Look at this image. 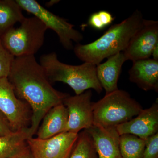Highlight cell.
I'll return each instance as SVG.
<instances>
[{
	"label": "cell",
	"mask_w": 158,
	"mask_h": 158,
	"mask_svg": "<svg viewBox=\"0 0 158 158\" xmlns=\"http://www.w3.org/2000/svg\"><path fill=\"white\" fill-rule=\"evenodd\" d=\"M158 44V22L144 19L141 27L133 36L123 52L127 61L134 62L149 59Z\"/></svg>",
	"instance_id": "cell-10"
},
{
	"label": "cell",
	"mask_w": 158,
	"mask_h": 158,
	"mask_svg": "<svg viewBox=\"0 0 158 158\" xmlns=\"http://www.w3.org/2000/svg\"><path fill=\"white\" fill-rule=\"evenodd\" d=\"M92 138L98 158H122L119 135L116 127L93 124L86 130Z\"/></svg>",
	"instance_id": "cell-12"
},
{
	"label": "cell",
	"mask_w": 158,
	"mask_h": 158,
	"mask_svg": "<svg viewBox=\"0 0 158 158\" xmlns=\"http://www.w3.org/2000/svg\"><path fill=\"white\" fill-rule=\"evenodd\" d=\"M93 124L103 127H116L132 119L143 110L129 94L118 89L93 103Z\"/></svg>",
	"instance_id": "cell-4"
},
{
	"label": "cell",
	"mask_w": 158,
	"mask_h": 158,
	"mask_svg": "<svg viewBox=\"0 0 158 158\" xmlns=\"http://www.w3.org/2000/svg\"><path fill=\"white\" fill-rule=\"evenodd\" d=\"M40 64L51 84L61 82L68 85L76 95L93 89L98 94L103 89L96 73V65L84 62L81 65H68L60 62L55 52L43 55Z\"/></svg>",
	"instance_id": "cell-3"
},
{
	"label": "cell",
	"mask_w": 158,
	"mask_h": 158,
	"mask_svg": "<svg viewBox=\"0 0 158 158\" xmlns=\"http://www.w3.org/2000/svg\"><path fill=\"white\" fill-rule=\"evenodd\" d=\"M14 58L0 41V78L8 77Z\"/></svg>",
	"instance_id": "cell-20"
},
{
	"label": "cell",
	"mask_w": 158,
	"mask_h": 158,
	"mask_svg": "<svg viewBox=\"0 0 158 158\" xmlns=\"http://www.w3.org/2000/svg\"><path fill=\"white\" fill-rule=\"evenodd\" d=\"M78 137L64 132L46 139L30 138L27 142L34 158H69Z\"/></svg>",
	"instance_id": "cell-9"
},
{
	"label": "cell",
	"mask_w": 158,
	"mask_h": 158,
	"mask_svg": "<svg viewBox=\"0 0 158 158\" xmlns=\"http://www.w3.org/2000/svg\"><path fill=\"white\" fill-rule=\"evenodd\" d=\"M10 158H34L28 146H27L21 152Z\"/></svg>",
	"instance_id": "cell-24"
},
{
	"label": "cell",
	"mask_w": 158,
	"mask_h": 158,
	"mask_svg": "<svg viewBox=\"0 0 158 158\" xmlns=\"http://www.w3.org/2000/svg\"><path fill=\"white\" fill-rule=\"evenodd\" d=\"M88 24L92 28L97 31H102L106 28L99 15L98 11L92 13L90 15L88 19Z\"/></svg>",
	"instance_id": "cell-22"
},
{
	"label": "cell",
	"mask_w": 158,
	"mask_h": 158,
	"mask_svg": "<svg viewBox=\"0 0 158 158\" xmlns=\"http://www.w3.org/2000/svg\"><path fill=\"white\" fill-rule=\"evenodd\" d=\"M18 28H12L0 37L2 45L14 57L34 55L42 47L48 29L37 18L25 17Z\"/></svg>",
	"instance_id": "cell-5"
},
{
	"label": "cell",
	"mask_w": 158,
	"mask_h": 158,
	"mask_svg": "<svg viewBox=\"0 0 158 158\" xmlns=\"http://www.w3.org/2000/svg\"><path fill=\"white\" fill-rule=\"evenodd\" d=\"M119 135H134L145 140L158 133V103L144 110L132 119L116 127Z\"/></svg>",
	"instance_id": "cell-11"
},
{
	"label": "cell",
	"mask_w": 158,
	"mask_h": 158,
	"mask_svg": "<svg viewBox=\"0 0 158 158\" xmlns=\"http://www.w3.org/2000/svg\"><path fill=\"white\" fill-rule=\"evenodd\" d=\"M129 80L144 91H158V61L152 59L133 62Z\"/></svg>",
	"instance_id": "cell-13"
},
{
	"label": "cell",
	"mask_w": 158,
	"mask_h": 158,
	"mask_svg": "<svg viewBox=\"0 0 158 158\" xmlns=\"http://www.w3.org/2000/svg\"><path fill=\"white\" fill-rule=\"evenodd\" d=\"M68 118V111L63 103L52 108L43 118L36 133L37 138L48 139L64 133Z\"/></svg>",
	"instance_id": "cell-15"
},
{
	"label": "cell",
	"mask_w": 158,
	"mask_h": 158,
	"mask_svg": "<svg viewBox=\"0 0 158 158\" xmlns=\"http://www.w3.org/2000/svg\"><path fill=\"white\" fill-rule=\"evenodd\" d=\"M22 10L33 14L39 19L48 29L53 31L58 35L59 41L67 50L73 49V41L78 43L83 36L74 28V26L63 18L53 14L40 5L35 0H16Z\"/></svg>",
	"instance_id": "cell-6"
},
{
	"label": "cell",
	"mask_w": 158,
	"mask_h": 158,
	"mask_svg": "<svg viewBox=\"0 0 158 158\" xmlns=\"http://www.w3.org/2000/svg\"><path fill=\"white\" fill-rule=\"evenodd\" d=\"M15 94L31 108L29 138L36 134L43 118L52 108L69 95L55 89L34 55L15 57L7 77Z\"/></svg>",
	"instance_id": "cell-1"
},
{
	"label": "cell",
	"mask_w": 158,
	"mask_h": 158,
	"mask_svg": "<svg viewBox=\"0 0 158 158\" xmlns=\"http://www.w3.org/2000/svg\"><path fill=\"white\" fill-rule=\"evenodd\" d=\"M144 19L141 11L136 10L121 23L111 26L95 41L86 44H78L73 48L75 55L84 62L98 65L106 58L124 51Z\"/></svg>",
	"instance_id": "cell-2"
},
{
	"label": "cell",
	"mask_w": 158,
	"mask_h": 158,
	"mask_svg": "<svg viewBox=\"0 0 158 158\" xmlns=\"http://www.w3.org/2000/svg\"><path fill=\"white\" fill-rule=\"evenodd\" d=\"M12 132L8 120L0 112V136L9 135Z\"/></svg>",
	"instance_id": "cell-23"
},
{
	"label": "cell",
	"mask_w": 158,
	"mask_h": 158,
	"mask_svg": "<svg viewBox=\"0 0 158 158\" xmlns=\"http://www.w3.org/2000/svg\"><path fill=\"white\" fill-rule=\"evenodd\" d=\"M145 146V140L134 135L124 134L119 137L122 158H142Z\"/></svg>",
	"instance_id": "cell-18"
},
{
	"label": "cell",
	"mask_w": 158,
	"mask_h": 158,
	"mask_svg": "<svg viewBox=\"0 0 158 158\" xmlns=\"http://www.w3.org/2000/svg\"><path fill=\"white\" fill-rule=\"evenodd\" d=\"M142 158H158V133L148 138Z\"/></svg>",
	"instance_id": "cell-21"
},
{
	"label": "cell",
	"mask_w": 158,
	"mask_h": 158,
	"mask_svg": "<svg viewBox=\"0 0 158 158\" xmlns=\"http://www.w3.org/2000/svg\"><path fill=\"white\" fill-rule=\"evenodd\" d=\"M0 112L8 120L12 131L26 129L31 125V108L17 97L7 77L0 78Z\"/></svg>",
	"instance_id": "cell-7"
},
{
	"label": "cell",
	"mask_w": 158,
	"mask_h": 158,
	"mask_svg": "<svg viewBox=\"0 0 158 158\" xmlns=\"http://www.w3.org/2000/svg\"><path fill=\"white\" fill-rule=\"evenodd\" d=\"M25 17L16 0H0V37Z\"/></svg>",
	"instance_id": "cell-17"
},
{
	"label": "cell",
	"mask_w": 158,
	"mask_h": 158,
	"mask_svg": "<svg viewBox=\"0 0 158 158\" xmlns=\"http://www.w3.org/2000/svg\"><path fill=\"white\" fill-rule=\"evenodd\" d=\"M92 95V91L88 90L79 95L65 98L63 104L68 111V118L64 132L78 134L93 125Z\"/></svg>",
	"instance_id": "cell-8"
},
{
	"label": "cell",
	"mask_w": 158,
	"mask_h": 158,
	"mask_svg": "<svg viewBox=\"0 0 158 158\" xmlns=\"http://www.w3.org/2000/svg\"><path fill=\"white\" fill-rule=\"evenodd\" d=\"M126 61L122 52L109 57L106 62L96 65L97 76L106 94L118 90V78L123 65Z\"/></svg>",
	"instance_id": "cell-14"
},
{
	"label": "cell",
	"mask_w": 158,
	"mask_h": 158,
	"mask_svg": "<svg viewBox=\"0 0 158 158\" xmlns=\"http://www.w3.org/2000/svg\"><path fill=\"white\" fill-rule=\"evenodd\" d=\"M69 158H98L92 138L86 130L79 133Z\"/></svg>",
	"instance_id": "cell-19"
},
{
	"label": "cell",
	"mask_w": 158,
	"mask_h": 158,
	"mask_svg": "<svg viewBox=\"0 0 158 158\" xmlns=\"http://www.w3.org/2000/svg\"><path fill=\"white\" fill-rule=\"evenodd\" d=\"M152 56L153 57L152 59L156 61H158V44L155 46L153 49Z\"/></svg>",
	"instance_id": "cell-25"
},
{
	"label": "cell",
	"mask_w": 158,
	"mask_h": 158,
	"mask_svg": "<svg viewBox=\"0 0 158 158\" xmlns=\"http://www.w3.org/2000/svg\"><path fill=\"white\" fill-rule=\"evenodd\" d=\"M28 129L0 136V158H10L27 146Z\"/></svg>",
	"instance_id": "cell-16"
}]
</instances>
